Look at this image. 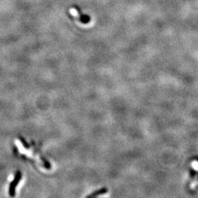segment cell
<instances>
[{
    "label": "cell",
    "instance_id": "obj_1",
    "mask_svg": "<svg viewBox=\"0 0 198 198\" xmlns=\"http://www.w3.org/2000/svg\"><path fill=\"white\" fill-rule=\"evenodd\" d=\"M22 178V174L21 172H17L16 174V176H15L13 181L10 183V189H9V194L10 196H14L16 194V188L17 187V185L19 184V183L20 182L21 179Z\"/></svg>",
    "mask_w": 198,
    "mask_h": 198
},
{
    "label": "cell",
    "instance_id": "obj_2",
    "mask_svg": "<svg viewBox=\"0 0 198 198\" xmlns=\"http://www.w3.org/2000/svg\"><path fill=\"white\" fill-rule=\"evenodd\" d=\"M76 10H77V12L79 13V14L80 21H81L82 24H88L90 21V16H89L88 15L82 14V13H81V10H80V9H79L78 7H76Z\"/></svg>",
    "mask_w": 198,
    "mask_h": 198
},
{
    "label": "cell",
    "instance_id": "obj_3",
    "mask_svg": "<svg viewBox=\"0 0 198 198\" xmlns=\"http://www.w3.org/2000/svg\"><path fill=\"white\" fill-rule=\"evenodd\" d=\"M20 140H21V142H22V144H23V145H24L25 148H29V145H28V144H27V142H26V141H25L24 139H23V138L21 137L20 138Z\"/></svg>",
    "mask_w": 198,
    "mask_h": 198
}]
</instances>
